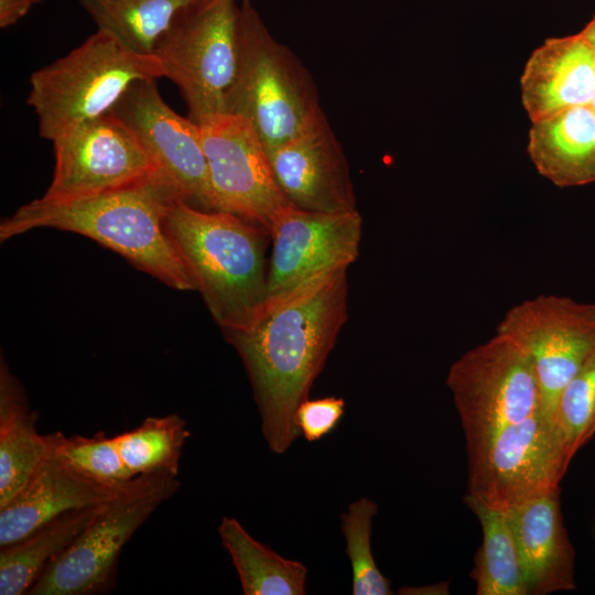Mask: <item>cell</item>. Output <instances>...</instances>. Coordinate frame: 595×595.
Listing matches in <instances>:
<instances>
[{
	"mask_svg": "<svg viewBox=\"0 0 595 595\" xmlns=\"http://www.w3.org/2000/svg\"><path fill=\"white\" fill-rule=\"evenodd\" d=\"M347 270L268 305L250 327L224 334L244 363L263 437L275 454L301 435L296 409L309 398L348 320Z\"/></svg>",
	"mask_w": 595,
	"mask_h": 595,
	"instance_id": "6da1fadb",
	"label": "cell"
},
{
	"mask_svg": "<svg viewBox=\"0 0 595 595\" xmlns=\"http://www.w3.org/2000/svg\"><path fill=\"white\" fill-rule=\"evenodd\" d=\"M176 199L174 185L159 172L143 181L67 201L33 199L0 224L1 242L35 228L88 237L139 270L178 291L194 283L167 238L164 217Z\"/></svg>",
	"mask_w": 595,
	"mask_h": 595,
	"instance_id": "7a4b0ae2",
	"label": "cell"
},
{
	"mask_svg": "<svg viewBox=\"0 0 595 595\" xmlns=\"http://www.w3.org/2000/svg\"><path fill=\"white\" fill-rule=\"evenodd\" d=\"M164 231L224 334L250 327L267 305L269 230L176 199Z\"/></svg>",
	"mask_w": 595,
	"mask_h": 595,
	"instance_id": "3957f363",
	"label": "cell"
},
{
	"mask_svg": "<svg viewBox=\"0 0 595 595\" xmlns=\"http://www.w3.org/2000/svg\"><path fill=\"white\" fill-rule=\"evenodd\" d=\"M164 77L154 55L139 54L97 30L67 55L30 77L26 102L41 138L52 142L109 113L136 82Z\"/></svg>",
	"mask_w": 595,
	"mask_h": 595,
	"instance_id": "277c9868",
	"label": "cell"
},
{
	"mask_svg": "<svg viewBox=\"0 0 595 595\" xmlns=\"http://www.w3.org/2000/svg\"><path fill=\"white\" fill-rule=\"evenodd\" d=\"M311 73L269 32L251 0H239V58L225 112L246 118L267 152L291 138L318 108Z\"/></svg>",
	"mask_w": 595,
	"mask_h": 595,
	"instance_id": "5b68a950",
	"label": "cell"
},
{
	"mask_svg": "<svg viewBox=\"0 0 595 595\" xmlns=\"http://www.w3.org/2000/svg\"><path fill=\"white\" fill-rule=\"evenodd\" d=\"M176 475L133 478L97 513L76 540L45 570L30 595H91L113 583L120 553L156 508L177 491Z\"/></svg>",
	"mask_w": 595,
	"mask_h": 595,
	"instance_id": "8992f818",
	"label": "cell"
},
{
	"mask_svg": "<svg viewBox=\"0 0 595 595\" xmlns=\"http://www.w3.org/2000/svg\"><path fill=\"white\" fill-rule=\"evenodd\" d=\"M153 55L198 123L225 112L239 58V2L202 0L158 41Z\"/></svg>",
	"mask_w": 595,
	"mask_h": 595,
	"instance_id": "52a82bcc",
	"label": "cell"
},
{
	"mask_svg": "<svg viewBox=\"0 0 595 595\" xmlns=\"http://www.w3.org/2000/svg\"><path fill=\"white\" fill-rule=\"evenodd\" d=\"M466 451V495L497 510L559 489L572 461L553 421L541 410Z\"/></svg>",
	"mask_w": 595,
	"mask_h": 595,
	"instance_id": "ba28073f",
	"label": "cell"
},
{
	"mask_svg": "<svg viewBox=\"0 0 595 595\" xmlns=\"http://www.w3.org/2000/svg\"><path fill=\"white\" fill-rule=\"evenodd\" d=\"M446 383L453 394L466 448L541 410V391L527 351L497 334L455 360Z\"/></svg>",
	"mask_w": 595,
	"mask_h": 595,
	"instance_id": "9c48e42d",
	"label": "cell"
},
{
	"mask_svg": "<svg viewBox=\"0 0 595 595\" xmlns=\"http://www.w3.org/2000/svg\"><path fill=\"white\" fill-rule=\"evenodd\" d=\"M497 334L529 355L541 391V412L553 421L560 392L595 353V304L538 295L512 306Z\"/></svg>",
	"mask_w": 595,
	"mask_h": 595,
	"instance_id": "30bf717a",
	"label": "cell"
},
{
	"mask_svg": "<svg viewBox=\"0 0 595 595\" xmlns=\"http://www.w3.org/2000/svg\"><path fill=\"white\" fill-rule=\"evenodd\" d=\"M207 162L212 209L269 229L275 213L290 205L280 191L269 154L244 117L220 112L198 123Z\"/></svg>",
	"mask_w": 595,
	"mask_h": 595,
	"instance_id": "8fae6325",
	"label": "cell"
},
{
	"mask_svg": "<svg viewBox=\"0 0 595 595\" xmlns=\"http://www.w3.org/2000/svg\"><path fill=\"white\" fill-rule=\"evenodd\" d=\"M268 230L272 249L266 307L348 269L359 256L363 218L359 210L321 213L286 205L275 213Z\"/></svg>",
	"mask_w": 595,
	"mask_h": 595,
	"instance_id": "7c38bea8",
	"label": "cell"
},
{
	"mask_svg": "<svg viewBox=\"0 0 595 595\" xmlns=\"http://www.w3.org/2000/svg\"><path fill=\"white\" fill-rule=\"evenodd\" d=\"M53 145V178L42 196L48 201L99 194L161 172L134 133L110 112L54 140Z\"/></svg>",
	"mask_w": 595,
	"mask_h": 595,
	"instance_id": "4fadbf2b",
	"label": "cell"
},
{
	"mask_svg": "<svg viewBox=\"0 0 595 595\" xmlns=\"http://www.w3.org/2000/svg\"><path fill=\"white\" fill-rule=\"evenodd\" d=\"M155 80L133 83L110 113L134 133L184 202L197 208L212 209L199 127L165 104Z\"/></svg>",
	"mask_w": 595,
	"mask_h": 595,
	"instance_id": "5bb4252c",
	"label": "cell"
},
{
	"mask_svg": "<svg viewBox=\"0 0 595 595\" xmlns=\"http://www.w3.org/2000/svg\"><path fill=\"white\" fill-rule=\"evenodd\" d=\"M268 154L290 205L321 213L358 210L347 158L321 107Z\"/></svg>",
	"mask_w": 595,
	"mask_h": 595,
	"instance_id": "9a60e30c",
	"label": "cell"
},
{
	"mask_svg": "<svg viewBox=\"0 0 595 595\" xmlns=\"http://www.w3.org/2000/svg\"><path fill=\"white\" fill-rule=\"evenodd\" d=\"M125 486L105 485L75 468L55 450L52 435L47 457L23 487L0 507V548L67 511L101 505Z\"/></svg>",
	"mask_w": 595,
	"mask_h": 595,
	"instance_id": "2e32d148",
	"label": "cell"
},
{
	"mask_svg": "<svg viewBox=\"0 0 595 595\" xmlns=\"http://www.w3.org/2000/svg\"><path fill=\"white\" fill-rule=\"evenodd\" d=\"M522 106L531 122L567 108L591 105L595 60L580 33L549 37L533 50L521 77Z\"/></svg>",
	"mask_w": 595,
	"mask_h": 595,
	"instance_id": "e0dca14e",
	"label": "cell"
},
{
	"mask_svg": "<svg viewBox=\"0 0 595 595\" xmlns=\"http://www.w3.org/2000/svg\"><path fill=\"white\" fill-rule=\"evenodd\" d=\"M561 489L505 510L510 522L529 595L575 589V551L564 527Z\"/></svg>",
	"mask_w": 595,
	"mask_h": 595,
	"instance_id": "ac0fdd59",
	"label": "cell"
},
{
	"mask_svg": "<svg viewBox=\"0 0 595 595\" xmlns=\"http://www.w3.org/2000/svg\"><path fill=\"white\" fill-rule=\"evenodd\" d=\"M527 151L539 174L559 187L595 183V110L575 106L533 121Z\"/></svg>",
	"mask_w": 595,
	"mask_h": 595,
	"instance_id": "d6986e66",
	"label": "cell"
},
{
	"mask_svg": "<svg viewBox=\"0 0 595 595\" xmlns=\"http://www.w3.org/2000/svg\"><path fill=\"white\" fill-rule=\"evenodd\" d=\"M37 413L26 396L0 363V507L4 506L26 483L52 450V435L36 430Z\"/></svg>",
	"mask_w": 595,
	"mask_h": 595,
	"instance_id": "ffe728a7",
	"label": "cell"
},
{
	"mask_svg": "<svg viewBox=\"0 0 595 595\" xmlns=\"http://www.w3.org/2000/svg\"><path fill=\"white\" fill-rule=\"evenodd\" d=\"M99 507L67 511L18 541L1 547L0 594H29L45 570L89 524Z\"/></svg>",
	"mask_w": 595,
	"mask_h": 595,
	"instance_id": "44dd1931",
	"label": "cell"
},
{
	"mask_svg": "<svg viewBox=\"0 0 595 595\" xmlns=\"http://www.w3.org/2000/svg\"><path fill=\"white\" fill-rule=\"evenodd\" d=\"M218 534L245 595H303L307 570L252 538L235 518H223Z\"/></svg>",
	"mask_w": 595,
	"mask_h": 595,
	"instance_id": "7402d4cb",
	"label": "cell"
},
{
	"mask_svg": "<svg viewBox=\"0 0 595 595\" xmlns=\"http://www.w3.org/2000/svg\"><path fill=\"white\" fill-rule=\"evenodd\" d=\"M97 25L131 51L153 55L161 36L202 0H78Z\"/></svg>",
	"mask_w": 595,
	"mask_h": 595,
	"instance_id": "603a6c76",
	"label": "cell"
},
{
	"mask_svg": "<svg viewBox=\"0 0 595 595\" xmlns=\"http://www.w3.org/2000/svg\"><path fill=\"white\" fill-rule=\"evenodd\" d=\"M465 505L477 517L482 544L470 577L477 595H529L515 536L505 510L489 508L465 495Z\"/></svg>",
	"mask_w": 595,
	"mask_h": 595,
	"instance_id": "cb8c5ba5",
	"label": "cell"
},
{
	"mask_svg": "<svg viewBox=\"0 0 595 595\" xmlns=\"http://www.w3.org/2000/svg\"><path fill=\"white\" fill-rule=\"evenodd\" d=\"M190 436L186 421L173 413L148 416L137 428L113 437L125 466L137 477L156 473L177 476L183 447Z\"/></svg>",
	"mask_w": 595,
	"mask_h": 595,
	"instance_id": "d4e9b609",
	"label": "cell"
},
{
	"mask_svg": "<svg viewBox=\"0 0 595 595\" xmlns=\"http://www.w3.org/2000/svg\"><path fill=\"white\" fill-rule=\"evenodd\" d=\"M378 506L363 497L351 502L340 515V527L346 541V554L353 572L354 595L392 594L390 581L380 572L371 552L372 518Z\"/></svg>",
	"mask_w": 595,
	"mask_h": 595,
	"instance_id": "484cf974",
	"label": "cell"
},
{
	"mask_svg": "<svg viewBox=\"0 0 595 595\" xmlns=\"http://www.w3.org/2000/svg\"><path fill=\"white\" fill-rule=\"evenodd\" d=\"M553 423L571 459L595 435V353L560 392Z\"/></svg>",
	"mask_w": 595,
	"mask_h": 595,
	"instance_id": "4316f807",
	"label": "cell"
},
{
	"mask_svg": "<svg viewBox=\"0 0 595 595\" xmlns=\"http://www.w3.org/2000/svg\"><path fill=\"white\" fill-rule=\"evenodd\" d=\"M55 450L75 468L105 485L120 487L133 477L125 466L115 441L105 432L93 436H65L62 432L52 433Z\"/></svg>",
	"mask_w": 595,
	"mask_h": 595,
	"instance_id": "83f0119b",
	"label": "cell"
},
{
	"mask_svg": "<svg viewBox=\"0 0 595 595\" xmlns=\"http://www.w3.org/2000/svg\"><path fill=\"white\" fill-rule=\"evenodd\" d=\"M345 410L343 398L329 396L318 399H305L296 409L295 423L300 433L309 441L315 442L331 433Z\"/></svg>",
	"mask_w": 595,
	"mask_h": 595,
	"instance_id": "f1b7e54d",
	"label": "cell"
},
{
	"mask_svg": "<svg viewBox=\"0 0 595 595\" xmlns=\"http://www.w3.org/2000/svg\"><path fill=\"white\" fill-rule=\"evenodd\" d=\"M34 4L35 0H0V28L7 29L19 22Z\"/></svg>",
	"mask_w": 595,
	"mask_h": 595,
	"instance_id": "f546056e",
	"label": "cell"
},
{
	"mask_svg": "<svg viewBox=\"0 0 595 595\" xmlns=\"http://www.w3.org/2000/svg\"><path fill=\"white\" fill-rule=\"evenodd\" d=\"M578 33L592 48L595 60V14Z\"/></svg>",
	"mask_w": 595,
	"mask_h": 595,
	"instance_id": "4dcf8cb0",
	"label": "cell"
},
{
	"mask_svg": "<svg viewBox=\"0 0 595 595\" xmlns=\"http://www.w3.org/2000/svg\"><path fill=\"white\" fill-rule=\"evenodd\" d=\"M591 107L595 110V96H594V98H593V100L591 102Z\"/></svg>",
	"mask_w": 595,
	"mask_h": 595,
	"instance_id": "1f68e13d",
	"label": "cell"
},
{
	"mask_svg": "<svg viewBox=\"0 0 595 595\" xmlns=\"http://www.w3.org/2000/svg\"><path fill=\"white\" fill-rule=\"evenodd\" d=\"M35 1H36V3H40V2H42L43 0H35Z\"/></svg>",
	"mask_w": 595,
	"mask_h": 595,
	"instance_id": "d6a6232c",
	"label": "cell"
}]
</instances>
